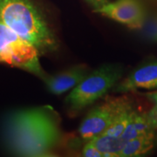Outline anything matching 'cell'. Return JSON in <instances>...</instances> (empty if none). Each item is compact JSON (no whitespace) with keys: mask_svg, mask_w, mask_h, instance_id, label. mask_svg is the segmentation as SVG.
Listing matches in <instances>:
<instances>
[{"mask_svg":"<svg viewBox=\"0 0 157 157\" xmlns=\"http://www.w3.org/2000/svg\"><path fill=\"white\" fill-rule=\"evenodd\" d=\"M82 155L85 157H103V155L96 148L90 140L85 141V145L82 150Z\"/></svg>","mask_w":157,"mask_h":157,"instance_id":"15","label":"cell"},{"mask_svg":"<svg viewBox=\"0 0 157 157\" xmlns=\"http://www.w3.org/2000/svg\"><path fill=\"white\" fill-rule=\"evenodd\" d=\"M90 72V69L86 66L77 65L54 75L45 76L43 80L50 93L59 95L74 88Z\"/></svg>","mask_w":157,"mask_h":157,"instance_id":"8","label":"cell"},{"mask_svg":"<svg viewBox=\"0 0 157 157\" xmlns=\"http://www.w3.org/2000/svg\"><path fill=\"white\" fill-rule=\"evenodd\" d=\"M86 1L89 4L90 6L94 7V10L100 8L109 2V0H86Z\"/></svg>","mask_w":157,"mask_h":157,"instance_id":"16","label":"cell"},{"mask_svg":"<svg viewBox=\"0 0 157 157\" xmlns=\"http://www.w3.org/2000/svg\"><path fill=\"white\" fill-rule=\"evenodd\" d=\"M94 11L131 29H141L147 20L146 9L140 0H115Z\"/></svg>","mask_w":157,"mask_h":157,"instance_id":"6","label":"cell"},{"mask_svg":"<svg viewBox=\"0 0 157 157\" xmlns=\"http://www.w3.org/2000/svg\"><path fill=\"white\" fill-rule=\"evenodd\" d=\"M143 34L150 41L157 43V12L150 17H147L143 25Z\"/></svg>","mask_w":157,"mask_h":157,"instance_id":"13","label":"cell"},{"mask_svg":"<svg viewBox=\"0 0 157 157\" xmlns=\"http://www.w3.org/2000/svg\"><path fill=\"white\" fill-rule=\"evenodd\" d=\"M134 111L135 109L133 107V105L132 103H130L118 114L112 124L103 134L112 136H121L132 117Z\"/></svg>","mask_w":157,"mask_h":157,"instance_id":"12","label":"cell"},{"mask_svg":"<svg viewBox=\"0 0 157 157\" xmlns=\"http://www.w3.org/2000/svg\"><path fill=\"white\" fill-rule=\"evenodd\" d=\"M144 95L146 96L147 100H149L154 104L151 109L146 113L147 121L152 127V128L157 133V92L147 93Z\"/></svg>","mask_w":157,"mask_h":157,"instance_id":"14","label":"cell"},{"mask_svg":"<svg viewBox=\"0 0 157 157\" xmlns=\"http://www.w3.org/2000/svg\"><path fill=\"white\" fill-rule=\"evenodd\" d=\"M6 145L20 156H53L62 138L60 120L50 106L11 113L4 127Z\"/></svg>","mask_w":157,"mask_h":157,"instance_id":"1","label":"cell"},{"mask_svg":"<svg viewBox=\"0 0 157 157\" xmlns=\"http://www.w3.org/2000/svg\"><path fill=\"white\" fill-rule=\"evenodd\" d=\"M39 51L33 45L0 21V62L44 78Z\"/></svg>","mask_w":157,"mask_h":157,"instance_id":"4","label":"cell"},{"mask_svg":"<svg viewBox=\"0 0 157 157\" xmlns=\"http://www.w3.org/2000/svg\"><path fill=\"white\" fill-rule=\"evenodd\" d=\"M90 141L103 155V156L119 157L120 153L123 149L128 140L123 139L121 136H112L101 134L91 139Z\"/></svg>","mask_w":157,"mask_h":157,"instance_id":"10","label":"cell"},{"mask_svg":"<svg viewBox=\"0 0 157 157\" xmlns=\"http://www.w3.org/2000/svg\"><path fill=\"white\" fill-rule=\"evenodd\" d=\"M157 88V59L143 64L119 81L113 88L114 93L126 94L139 89Z\"/></svg>","mask_w":157,"mask_h":157,"instance_id":"7","label":"cell"},{"mask_svg":"<svg viewBox=\"0 0 157 157\" xmlns=\"http://www.w3.org/2000/svg\"><path fill=\"white\" fill-rule=\"evenodd\" d=\"M154 132L155 131L152 128V127L148 122L147 113H139L135 110L121 137L126 140H130L136 137L147 135Z\"/></svg>","mask_w":157,"mask_h":157,"instance_id":"11","label":"cell"},{"mask_svg":"<svg viewBox=\"0 0 157 157\" xmlns=\"http://www.w3.org/2000/svg\"><path fill=\"white\" fill-rule=\"evenodd\" d=\"M122 69L118 65L105 64L96 69L78 84L65 100L68 112L77 114L93 105L113 89L121 80Z\"/></svg>","mask_w":157,"mask_h":157,"instance_id":"3","label":"cell"},{"mask_svg":"<svg viewBox=\"0 0 157 157\" xmlns=\"http://www.w3.org/2000/svg\"><path fill=\"white\" fill-rule=\"evenodd\" d=\"M157 145V133H150L128 140L119 157H137L144 155Z\"/></svg>","mask_w":157,"mask_h":157,"instance_id":"9","label":"cell"},{"mask_svg":"<svg viewBox=\"0 0 157 157\" xmlns=\"http://www.w3.org/2000/svg\"><path fill=\"white\" fill-rule=\"evenodd\" d=\"M0 21L33 45L39 54L58 48L49 23L31 0H0Z\"/></svg>","mask_w":157,"mask_h":157,"instance_id":"2","label":"cell"},{"mask_svg":"<svg viewBox=\"0 0 157 157\" xmlns=\"http://www.w3.org/2000/svg\"><path fill=\"white\" fill-rule=\"evenodd\" d=\"M131 102L126 97H111L93 107L78 128L81 138L87 141L103 134L118 114Z\"/></svg>","mask_w":157,"mask_h":157,"instance_id":"5","label":"cell"}]
</instances>
